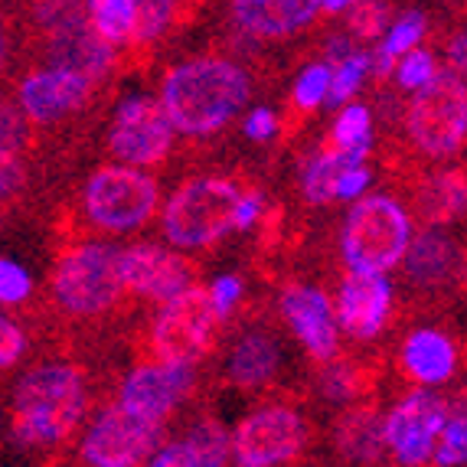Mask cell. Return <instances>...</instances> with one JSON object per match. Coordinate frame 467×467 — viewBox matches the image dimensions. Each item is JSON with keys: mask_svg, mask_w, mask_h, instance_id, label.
Instances as JSON below:
<instances>
[{"mask_svg": "<svg viewBox=\"0 0 467 467\" xmlns=\"http://www.w3.org/2000/svg\"><path fill=\"white\" fill-rule=\"evenodd\" d=\"M252 99V76L233 59L200 56L173 66L161 82L167 115L187 138H206L226 128Z\"/></svg>", "mask_w": 467, "mask_h": 467, "instance_id": "obj_1", "label": "cell"}, {"mask_svg": "<svg viewBox=\"0 0 467 467\" xmlns=\"http://www.w3.org/2000/svg\"><path fill=\"white\" fill-rule=\"evenodd\" d=\"M86 415V379L72 363H43L14 386L10 431L24 448H59Z\"/></svg>", "mask_w": 467, "mask_h": 467, "instance_id": "obj_2", "label": "cell"}, {"mask_svg": "<svg viewBox=\"0 0 467 467\" xmlns=\"http://www.w3.org/2000/svg\"><path fill=\"white\" fill-rule=\"evenodd\" d=\"M412 219L392 196H359L347 213L340 233V252L350 272L389 275L412 245Z\"/></svg>", "mask_w": 467, "mask_h": 467, "instance_id": "obj_3", "label": "cell"}, {"mask_svg": "<svg viewBox=\"0 0 467 467\" xmlns=\"http://www.w3.org/2000/svg\"><path fill=\"white\" fill-rule=\"evenodd\" d=\"M245 190L229 177H193L180 183L161 213L167 242L177 249H210L229 229Z\"/></svg>", "mask_w": 467, "mask_h": 467, "instance_id": "obj_4", "label": "cell"}, {"mask_svg": "<svg viewBox=\"0 0 467 467\" xmlns=\"http://www.w3.org/2000/svg\"><path fill=\"white\" fill-rule=\"evenodd\" d=\"M121 249L109 242H86L69 249L53 272V295L72 317H99L125 295Z\"/></svg>", "mask_w": 467, "mask_h": 467, "instance_id": "obj_5", "label": "cell"}, {"mask_svg": "<svg viewBox=\"0 0 467 467\" xmlns=\"http://www.w3.org/2000/svg\"><path fill=\"white\" fill-rule=\"evenodd\" d=\"M405 131L431 161L454 157L467 144V78L454 69L438 72L405 109Z\"/></svg>", "mask_w": 467, "mask_h": 467, "instance_id": "obj_6", "label": "cell"}, {"mask_svg": "<svg viewBox=\"0 0 467 467\" xmlns=\"http://www.w3.org/2000/svg\"><path fill=\"white\" fill-rule=\"evenodd\" d=\"M82 202L95 226L105 233H134L157 213L161 187L144 173V167L109 164L88 177Z\"/></svg>", "mask_w": 467, "mask_h": 467, "instance_id": "obj_7", "label": "cell"}, {"mask_svg": "<svg viewBox=\"0 0 467 467\" xmlns=\"http://www.w3.org/2000/svg\"><path fill=\"white\" fill-rule=\"evenodd\" d=\"M219 320L223 317L216 314L210 291L190 285L157 311L154 327H150V353L154 359L196 367L210 353Z\"/></svg>", "mask_w": 467, "mask_h": 467, "instance_id": "obj_8", "label": "cell"}, {"mask_svg": "<svg viewBox=\"0 0 467 467\" xmlns=\"http://www.w3.org/2000/svg\"><path fill=\"white\" fill-rule=\"evenodd\" d=\"M161 448H164V425H154L115 402L92 421L78 454L95 467H134L150 464Z\"/></svg>", "mask_w": 467, "mask_h": 467, "instance_id": "obj_9", "label": "cell"}, {"mask_svg": "<svg viewBox=\"0 0 467 467\" xmlns=\"http://www.w3.org/2000/svg\"><path fill=\"white\" fill-rule=\"evenodd\" d=\"M173 134H177V125L167 115L164 101L150 95H131L115 109L109 148L121 164L157 167L171 157Z\"/></svg>", "mask_w": 467, "mask_h": 467, "instance_id": "obj_10", "label": "cell"}, {"mask_svg": "<svg viewBox=\"0 0 467 467\" xmlns=\"http://www.w3.org/2000/svg\"><path fill=\"white\" fill-rule=\"evenodd\" d=\"M307 444V425L288 405H265L239 421L233 431V461L242 467L288 464Z\"/></svg>", "mask_w": 467, "mask_h": 467, "instance_id": "obj_11", "label": "cell"}, {"mask_svg": "<svg viewBox=\"0 0 467 467\" xmlns=\"http://www.w3.org/2000/svg\"><path fill=\"white\" fill-rule=\"evenodd\" d=\"M451 405L429 389H415L399 399L382 419V441L399 464H425L435 461L438 438L448 421Z\"/></svg>", "mask_w": 467, "mask_h": 467, "instance_id": "obj_12", "label": "cell"}, {"mask_svg": "<svg viewBox=\"0 0 467 467\" xmlns=\"http://www.w3.org/2000/svg\"><path fill=\"white\" fill-rule=\"evenodd\" d=\"M196 369L190 363H167V359H154L144 367L131 369L128 379L118 389V402L125 405L128 412L140 415V419L164 425L180 402L193 392Z\"/></svg>", "mask_w": 467, "mask_h": 467, "instance_id": "obj_13", "label": "cell"}, {"mask_svg": "<svg viewBox=\"0 0 467 467\" xmlns=\"http://www.w3.org/2000/svg\"><path fill=\"white\" fill-rule=\"evenodd\" d=\"M95 78L88 72L76 69V66L53 63L47 69H36L20 82L16 99H20V111L33 125H53L59 118L72 115L88 101Z\"/></svg>", "mask_w": 467, "mask_h": 467, "instance_id": "obj_14", "label": "cell"}, {"mask_svg": "<svg viewBox=\"0 0 467 467\" xmlns=\"http://www.w3.org/2000/svg\"><path fill=\"white\" fill-rule=\"evenodd\" d=\"M177 0H86L92 30L111 47L154 43L173 24Z\"/></svg>", "mask_w": 467, "mask_h": 467, "instance_id": "obj_15", "label": "cell"}, {"mask_svg": "<svg viewBox=\"0 0 467 467\" xmlns=\"http://www.w3.org/2000/svg\"><path fill=\"white\" fill-rule=\"evenodd\" d=\"M121 275L131 295L161 304L193 285V265L187 258L164 245H148V242L121 249Z\"/></svg>", "mask_w": 467, "mask_h": 467, "instance_id": "obj_16", "label": "cell"}, {"mask_svg": "<svg viewBox=\"0 0 467 467\" xmlns=\"http://www.w3.org/2000/svg\"><path fill=\"white\" fill-rule=\"evenodd\" d=\"M281 314H285L288 327L301 340V347L317 363H327V359L337 357V347H340V330L337 327H340V320H337L324 291L307 288V285H291V288L281 291Z\"/></svg>", "mask_w": 467, "mask_h": 467, "instance_id": "obj_17", "label": "cell"}, {"mask_svg": "<svg viewBox=\"0 0 467 467\" xmlns=\"http://www.w3.org/2000/svg\"><path fill=\"white\" fill-rule=\"evenodd\" d=\"M392 307V285L386 275L373 272H350L343 278L340 295H337V320L357 340H373Z\"/></svg>", "mask_w": 467, "mask_h": 467, "instance_id": "obj_18", "label": "cell"}, {"mask_svg": "<svg viewBox=\"0 0 467 467\" xmlns=\"http://www.w3.org/2000/svg\"><path fill=\"white\" fill-rule=\"evenodd\" d=\"M233 20L252 39H291L317 20L324 0H233Z\"/></svg>", "mask_w": 467, "mask_h": 467, "instance_id": "obj_19", "label": "cell"}, {"mask_svg": "<svg viewBox=\"0 0 467 467\" xmlns=\"http://www.w3.org/2000/svg\"><path fill=\"white\" fill-rule=\"evenodd\" d=\"M402 367H405V376L421 382V386H441V382L451 379L454 369H458V353H454V343L444 334L421 327L405 337Z\"/></svg>", "mask_w": 467, "mask_h": 467, "instance_id": "obj_20", "label": "cell"}, {"mask_svg": "<svg viewBox=\"0 0 467 467\" xmlns=\"http://www.w3.org/2000/svg\"><path fill=\"white\" fill-rule=\"evenodd\" d=\"M458 268V249L448 233L438 226L421 229L405 252V275L419 288H441Z\"/></svg>", "mask_w": 467, "mask_h": 467, "instance_id": "obj_21", "label": "cell"}, {"mask_svg": "<svg viewBox=\"0 0 467 467\" xmlns=\"http://www.w3.org/2000/svg\"><path fill=\"white\" fill-rule=\"evenodd\" d=\"M278 367H281L278 340H275L272 334H265V330H252V334L242 337L233 347V353H229L226 376L239 389H258V386H265L268 379H275Z\"/></svg>", "mask_w": 467, "mask_h": 467, "instance_id": "obj_22", "label": "cell"}, {"mask_svg": "<svg viewBox=\"0 0 467 467\" xmlns=\"http://www.w3.org/2000/svg\"><path fill=\"white\" fill-rule=\"evenodd\" d=\"M330 144L347 157V164L367 161L369 148H373V115H369L367 105H347L337 115Z\"/></svg>", "mask_w": 467, "mask_h": 467, "instance_id": "obj_23", "label": "cell"}, {"mask_svg": "<svg viewBox=\"0 0 467 467\" xmlns=\"http://www.w3.org/2000/svg\"><path fill=\"white\" fill-rule=\"evenodd\" d=\"M343 164H347V157L327 140V144H324L301 171L304 200L314 202V206H327V202H334L337 200V177H340Z\"/></svg>", "mask_w": 467, "mask_h": 467, "instance_id": "obj_24", "label": "cell"}, {"mask_svg": "<svg viewBox=\"0 0 467 467\" xmlns=\"http://www.w3.org/2000/svg\"><path fill=\"white\" fill-rule=\"evenodd\" d=\"M467 210V177L461 171H444L421 193V213L429 223H448Z\"/></svg>", "mask_w": 467, "mask_h": 467, "instance_id": "obj_25", "label": "cell"}, {"mask_svg": "<svg viewBox=\"0 0 467 467\" xmlns=\"http://www.w3.org/2000/svg\"><path fill=\"white\" fill-rule=\"evenodd\" d=\"M425 36V16L421 14H405L402 20L386 30V39L379 43L373 56V76L376 78H386L389 72H396L399 59H402L409 49H415Z\"/></svg>", "mask_w": 467, "mask_h": 467, "instance_id": "obj_26", "label": "cell"}, {"mask_svg": "<svg viewBox=\"0 0 467 467\" xmlns=\"http://www.w3.org/2000/svg\"><path fill=\"white\" fill-rule=\"evenodd\" d=\"M369 72H373V56H369V53H359V49H353V53H347L343 59H337L330 101H334V105H347V101L359 92V86H363V78H367Z\"/></svg>", "mask_w": 467, "mask_h": 467, "instance_id": "obj_27", "label": "cell"}, {"mask_svg": "<svg viewBox=\"0 0 467 467\" xmlns=\"http://www.w3.org/2000/svg\"><path fill=\"white\" fill-rule=\"evenodd\" d=\"M438 464H467V402H454L435 448Z\"/></svg>", "mask_w": 467, "mask_h": 467, "instance_id": "obj_28", "label": "cell"}, {"mask_svg": "<svg viewBox=\"0 0 467 467\" xmlns=\"http://www.w3.org/2000/svg\"><path fill=\"white\" fill-rule=\"evenodd\" d=\"M187 438L200 454V467H223L233 458V438L216 421H200L187 431Z\"/></svg>", "mask_w": 467, "mask_h": 467, "instance_id": "obj_29", "label": "cell"}, {"mask_svg": "<svg viewBox=\"0 0 467 467\" xmlns=\"http://www.w3.org/2000/svg\"><path fill=\"white\" fill-rule=\"evenodd\" d=\"M330 88H334V66L330 63L307 66L295 82V105L301 111H314L317 105L330 101Z\"/></svg>", "mask_w": 467, "mask_h": 467, "instance_id": "obj_30", "label": "cell"}, {"mask_svg": "<svg viewBox=\"0 0 467 467\" xmlns=\"http://www.w3.org/2000/svg\"><path fill=\"white\" fill-rule=\"evenodd\" d=\"M389 30V4L382 0H357L350 7V36L376 39Z\"/></svg>", "mask_w": 467, "mask_h": 467, "instance_id": "obj_31", "label": "cell"}, {"mask_svg": "<svg viewBox=\"0 0 467 467\" xmlns=\"http://www.w3.org/2000/svg\"><path fill=\"white\" fill-rule=\"evenodd\" d=\"M435 76H438L435 59H431L429 49H419V47L409 49L396 66V82L405 88V92H419V88L429 86Z\"/></svg>", "mask_w": 467, "mask_h": 467, "instance_id": "obj_32", "label": "cell"}, {"mask_svg": "<svg viewBox=\"0 0 467 467\" xmlns=\"http://www.w3.org/2000/svg\"><path fill=\"white\" fill-rule=\"evenodd\" d=\"M30 288H33L30 272H26L24 265H16L14 258H4V262H0V301L20 304V301H26Z\"/></svg>", "mask_w": 467, "mask_h": 467, "instance_id": "obj_33", "label": "cell"}, {"mask_svg": "<svg viewBox=\"0 0 467 467\" xmlns=\"http://www.w3.org/2000/svg\"><path fill=\"white\" fill-rule=\"evenodd\" d=\"M26 350V334L20 330L14 317H4L0 320V367L4 369H14L16 359L24 357Z\"/></svg>", "mask_w": 467, "mask_h": 467, "instance_id": "obj_34", "label": "cell"}, {"mask_svg": "<svg viewBox=\"0 0 467 467\" xmlns=\"http://www.w3.org/2000/svg\"><path fill=\"white\" fill-rule=\"evenodd\" d=\"M367 187H369L367 161H357V164L340 167V177H337V200H359Z\"/></svg>", "mask_w": 467, "mask_h": 467, "instance_id": "obj_35", "label": "cell"}, {"mask_svg": "<svg viewBox=\"0 0 467 467\" xmlns=\"http://www.w3.org/2000/svg\"><path fill=\"white\" fill-rule=\"evenodd\" d=\"M213 304H216V314L219 317H229L233 314V307L239 304V295H242V281L233 278V275H223V278L213 281Z\"/></svg>", "mask_w": 467, "mask_h": 467, "instance_id": "obj_36", "label": "cell"}, {"mask_svg": "<svg viewBox=\"0 0 467 467\" xmlns=\"http://www.w3.org/2000/svg\"><path fill=\"white\" fill-rule=\"evenodd\" d=\"M262 206H265L262 193H258V190H245L239 200V210H235V229L245 233V229L255 226L258 219H262Z\"/></svg>", "mask_w": 467, "mask_h": 467, "instance_id": "obj_37", "label": "cell"}, {"mask_svg": "<svg viewBox=\"0 0 467 467\" xmlns=\"http://www.w3.org/2000/svg\"><path fill=\"white\" fill-rule=\"evenodd\" d=\"M275 131H278V118H275V111H268V109L249 111V118H245V134H249L252 140H268Z\"/></svg>", "mask_w": 467, "mask_h": 467, "instance_id": "obj_38", "label": "cell"}, {"mask_svg": "<svg viewBox=\"0 0 467 467\" xmlns=\"http://www.w3.org/2000/svg\"><path fill=\"white\" fill-rule=\"evenodd\" d=\"M444 56H448V69H454L458 76L467 78V26H458L444 47Z\"/></svg>", "mask_w": 467, "mask_h": 467, "instance_id": "obj_39", "label": "cell"}, {"mask_svg": "<svg viewBox=\"0 0 467 467\" xmlns=\"http://www.w3.org/2000/svg\"><path fill=\"white\" fill-rule=\"evenodd\" d=\"M357 0H324V14H340V10H350Z\"/></svg>", "mask_w": 467, "mask_h": 467, "instance_id": "obj_40", "label": "cell"}, {"mask_svg": "<svg viewBox=\"0 0 467 467\" xmlns=\"http://www.w3.org/2000/svg\"><path fill=\"white\" fill-rule=\"evenodd\" d=\"M464 288H467V262H464Z\"/></svg>", "mask_w": 467, "mask_h": 467, "instance_id": "obj_41", "label": "cell"}]
</instances>
